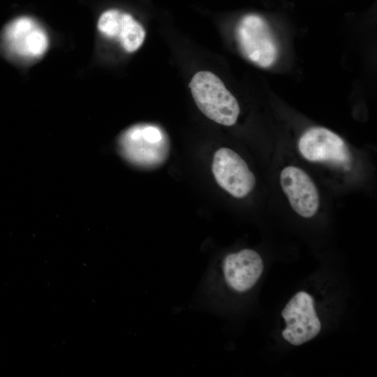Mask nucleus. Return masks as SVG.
I'll use <instances>...</instances> for the list:
<instances>
[{
  "instance_id": "9d476101",
  "label": "nucleus",
  "mask_w": 377,
  "mask_h": 377,
  "mask_svg": "<svg viewBox=\"0 0 377 377\" xmlns=\"http://www.w3.org/2000/svg\"><path fill=\"white\" fill-rule=\"evenodd\" d=\"M98 28L105 36L117 39L128 52L138 50L145 37L144 28L131 15L116 9L102 13Z\"/></svg>"
},
{
  "instance_id": "423d86ee",
  "label": "nucleus",
  "mask_w": 377,
  "mask_h": 377,
  "mask_svg": "<svg viewBox=\"0 0 377 377\" xmlns=\"http://www.w3.org/2000/svg\"><path fill=\"white\" fill-rule=\"evenodd\" d=\"M212 170L216 183L237 198L253 189L256 177L245 161L229 148H220L214 155Z\"/></svg>"
},
{
  "instance_id": "6e6552de",
  "label": "nucleus",
  "mask_w": 377,
  "mask_h": 377,
  "mask_svg": "<svg viewBox=\"0 0 377 377\" xmlns=\"http://www.w3.org/2000/svg\"><path fill=\"white\" fill-rule=\"evenodd\" d=\"M281 188L293 210L304 218L313 216L319 207V195L311 177L295 166L283 168L280 175Z\"/></svg>"
},
{
  "instance_id": "7ed1b4c3",
  "label": "nucleus",
  "mask_w": 377,
  "mask_h": 377,
  "mask_svg": "<svg viewBox=\"0 0 377 377\" xmlns=\"http://www.w3.org/2000/svg\"><path fill=\"white\" fill-rule=\"evenodd\" d=\"M48 47L45 31L27 16L8 22L0 34V49L10 60H25L43 55Z\"/></svg>"
},
{
  "instance_id": "0eeeda50",
  "label": "nucleus",
  "mask_w": 377,
  "mask_h": 377,
  "mask_svg": "<svg viewBox=\"0 0 377 377\" xmlns=\"http://www.w3.org/2000/svg\"><path fill=\"white\" fill-rule=\"evenodd\" d=\"M298 149L309 161L346 164L350 159L343 140L323 127H313L305 131L299 140Z\"/></svg>"
},
{
  "instance_id": "20e7f679",
  "label": "nucleus",
  "mask_w": 377,
  "mask_h": 377,
  "mask_svg": "<svg viewBox=\"0 0 377 377\" xmlns=\"http://www.w3.org/2000/svg\"><path fill=\"white\" fill-rule=\"evenodd\" d=\"M236 38L244 56L262 68H268L279 55L277 42L267 22L260 15L243 17L236 28Z\"/></svg>"
},
{
  "instance_id": "f03ea898",
  "label": "nucleus",
  "mask_w": 377,
  "mask_h": 377,
  "mask_svg": "<svg viewBox=\"0 0 377 377\" xmlns=\"http://www.w3.org/2000/svg\"><path fill=\"white\" fill-rule=\"evenodd\" d=\"M189 87L198 108L207 117L224 126L235 124L239 114L238 102L216 75L198 72Z\"/></svg>"
},
{
  "instance_id": "f257e3e1",
  "label": "nucleus",
  "mask_w": 377,
  "mask_h": 377,
  "mask_svg": "<svg viewBox=\"0 0 377 377\" xmlns=\"http://www.w3.org/2000/svg\"><path fill=\"white\" fill-rule=\"evenodd\" d=\"M118 150L131 164L142 168H155L168 159L170 143L159 126L141 123L124 131L118 138Z\"/></svg>"
},
{
  "instance_id": "39448f33",
  "label": "nucleus",
  "mask_w": 377,
  "mask_h": 377,
  "mask_svg": "<svg viewBox=\"0 0 377 377\" xmlns=\"http://www.w3.org/2000/svg\"><path fill=\"white\" fill-rule=\"evenodd\" d=\"M286 323L282 332L285 340L294 346L302 345L320 332L321 324L314 308L313 297L304 291L295 294L281 312Z\"/></svg>"
},
{
  "instance_id": "1a4fd4ad",
  "label": "nucleus",
  "mask_w": 377,
  "mask_h": 377,
  "mask_svg": "<svg viewBox=\"0 0 377 377\" xmlns=\"http://www.w3.org/2000/svg\"><path fill=\"white\" fill-rule=\"evenodd\" d=\"M260 254L252 249H242L228 254L222 263L223 281L229 288L244 293L256 283L263 271Z\"/></svg>"
}]
</instances>
